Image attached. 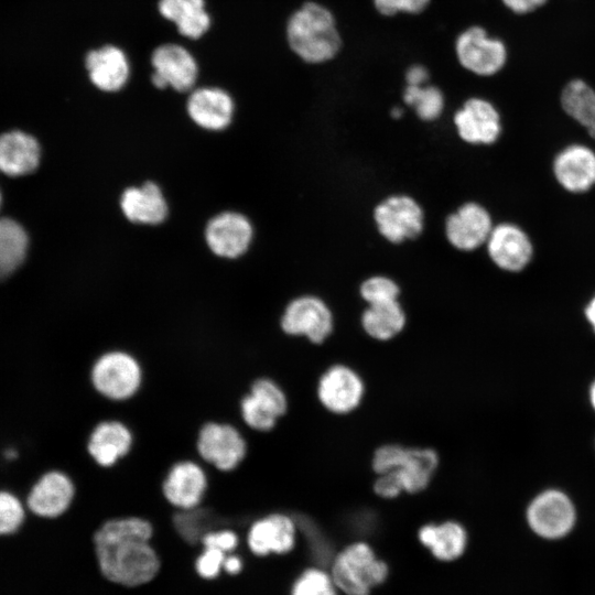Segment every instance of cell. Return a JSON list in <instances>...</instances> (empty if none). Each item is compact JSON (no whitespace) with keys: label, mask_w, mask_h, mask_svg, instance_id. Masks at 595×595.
<instances>
[{"label":"cell","mask_w":595,"mask_h":595,"mask_svg":"<svg viewBox=\"0 0 595 595\" xmlns=\"http://www.w3.org/2000/svg\"><path fill=\"white\" fill-rule=\"evenodd\" d=\"M153 537V523L140 516L113 517L101 522L91 543L102 576L126 587L151 582L161 566Z\"/></svg>","instance_id":"obj_1"},{"label":"cell","mask_w":595,"mask_h":595,"mask_svg":"<svg viewBox=\"0 0 595 595\" xmlns=\"http://www.w3.org/2000/svg\"><path fill=\"white\" fill-rule=\"evenodd\" d=\"M285 35L290 50L311 65L335 60L344 45L336 17L317 1H305L289 17Z\"/></svg>","instance_id":"obj_2"},{"label":"cell","mask_w":595,"mask_h":595,"mask_svg":"<svg viewBox=\"0 0 595 595\" xmlns=\"http://www.w3.org/2000/svg\"><path fill=\"white\" fill-rule=\"evenodd\" d=\"M331 575L342 595H371L390 576V566L367 541L344 545L332 559Z\"/></svg>","instance_id":"obj_3"},{"label":"cell","mask_w":595,"mask_h":595,"mask_svg":"<svg viewBox=\"0 0 595 595\" xmlns=\"http://www.w3.org/2000/svg\"><path fill=\"white\" fill-rule=\"evenodd\" d=\"M89 378L101 397L121 402L134 397L143 381V369L138 358L123 349H110L93 363Z\"/></svg>","instance_id":"obj_4"},{"label":"cell","mask_w":595,"mask_h":595,"mask_svg":"<svg viewBox=\"0 0 595 595\" xmlns=\"http://www.w3.org/2000/svg\"><path fill=\"white\" fill-rule=\"evenodd\" d=\"M577 511L574 501L563 490L548 488L538 493L526 508L529 529L544 540H560L575 528Z\"/></svg>","instance_id":"obj_5"},{"label":"cell","mask_w":595,"mask_h":595,"mask_svg":"<svg viewBox=\"0 0 595 595\" xmlns=\"http://www.w3.org/2000/svg\"><path fill=\"white\" fill-rule=\"evenodd\" d=\"M76 496L77 486L72 475L58 467H47L33 479L24 502L35 517L56 520L68 513Z\"/></svg>","instance_id":"obj_6"},{"label":"cell","mask_w":595,"mask_h":595,"mask_svg":"<svg viewBox=\"0 0 595 595\" xmlns=\"http://www.w3.org/2000/svg\"><path fill=\"white\" fill-rule=\"evenodd\" d=\"M454 53L461 67L480 77L498 74L507 64V46L491 37L480 25H470L454 41Z\"/></svg>","instance_id":"obj_7"},{"label":"cell","mask_w":595,"mask_h":595,"mask_svg":"<svg viewBox=\"0 0 595 595\" xmlns=\"http://www.w3.org/2000/svg\"><path fill=\"white\" fill-rule=\"evenodd\" d=\"M196 450L203 464L220 472H230L246 457L248 443L234 424L208 421L198 431Z\"/></svg>","instance_id":"obj_8"},{"label":"cell","mask_w":595,"mask_h":595,"mask_svg":"<svg viewBox=\"0 0 595 595\" xmlns=\"http://www.w3.org/2000/svg\"><path fill=\"white\" fill-rule=\"evenodd\" d=\"M299 526L288 511L274 510L255 519L245 533V543L256 556L284 555L294 550Z\"/></svg>","instance_id":"obj_9"},{"label":"cell","mask_w":595,"mask_h":595,"mask_svg":"<svg viewBox=\"0 0 595 595\" xmlns=\"http://www.w3.org/2000/svg\"><path fill=\"white\" fill-rule=\"evenodd\" d=\"M279 327L289 337H305L312 344H322L333 331V316L318 298L301 296L285 306Z\"/></svg>","instance_id":"obj_10"},{"label":"cell","mask_w":595,"mask_h":595,"mask_svg":"<svg viewBox=\"0 0 595 595\" xmlns=\"http://www.w3.org/2000/svg\"><path fill=\"white\" fill-rule=\"evenodd\" d=\"M365 389V382L355 369L347 365L335 364L320 377L316 396L328 412L348 414L361 403Z\"/></svg>","instance_id":"obj_11"},{"label":"cell","mask_w":595,"mask_h":595,"mask_svg":"<svg viewBox=\"0 0 595 595\" xmlns=\"http://www.w3.org/2000/svg\"><path fill=\"white\" fill-rule=\"evenodd\" d=\"M152 84L160 89L191 91L198 77V64L194 55L175 43L159 45L151 55Z\"/></svg>","instance_id":"obj_12"},{"label":"cell","mask_w":595,"mask_h":595,"mask_svg":"<svg viewBox=\"0 0 595 595\" xmlns=\"http://www.w3.org/2000/svg\"><path fill=\"white\" fill-rule=\"evenodd\" d=\"M208 488V475L202 462L181 459L167 470L162 493L175 509L186 510L199 506Z\"/></svg>","instance_id":"obj_13"},{"label":"cell","mask_w":595,"mask_h":595,"mask_svg":"<svg viewBox=\"0 0 595 595\" xmlns=\"http://www.w3.org/2000/svg\"><path fill=\"white\" fill-rule=\"evenodd\" d=\"M375 220L380 234L398 244L415 238L423 228V213L409 196H391L375 209Z\"/></svg>","instance_id":"obj_14"},{"label":"cell","mask_w":595,"mask_h":595,"mask_svg":"<svg viewBox=\"0 0 595 595\" xmlns=\"http://www.w3.org/2000/svg\"><path fill=\"white\" fill-rule=\"evenodd\" d=\"M205 239L213 253L234 259L242 256L249 248L252 226L242 214L224 212L208 221Z\"/></svg>","instance_id":"obj_15"},{"label":"cell","mask_w":595,"mask_h":595,"mask_svg":"<svg viewBox=\"0 0 595 595\" xmlns=\"http://www.w3.org/2000/svg\"><path fill=\"white\" fill-rule=\"evenodd\" d=\"M487 250L493 262L508 272L523 270L533 257V245L527 232L507 223L493 228L487 239Z\"/></svg>","instance_id":"obj_16"},{"label":"cell","mask_w":595,"mask_h":595,"mask_svg":"<svg viewBox=\"0 0 595 595\" xmlns=\"http://www.w3.org/2000/svg\"><path fill=\"white\" fill-rule=\"evenodd\" d=\"M454 123L459 137L473 144L494 143L500 132V115L486 99L472 97L456 111Z\"/></svg>","instance_id":"obj_17"},{"label":"cell","mask_w":595,"mask_h":595,"mask_svg":"<svg viewBox=\"0 0 595 595\" xmlns=\"http://www.w3.org/2000/svg\"><path fill=\"white\" fill-rule=\"evenodd\" d=\"M133 445L131 429L120 420H102L88 435L86 450L91 459L100 467L115 466L127 456Z\"/></svg>","instance_id":"obj_18"},{"label":"cell","mask_w":595,"mask_h":595,"mask_svg":"<svg viewBox=\"0 0 595 595\" xmlns=\"http://www.w3.org/2000/svg\"><path fill=\"white\" fill-rule=\"evenodd\" d=\"M556 182L567 192L581 194L595 185V152L583 144H571L553 160Z\"/></svg>","instance_id":"obj_19"},{"label":"cell","mask_w":595,"mask_h":595,"mask_svg":"<svg viewBox=\"0 0 595 595\" xmlns=\"http://www.w3.org/2000/svg\"><path fill=\"white\" fill-rule=\"evenodd\" d=\"M85 67L91 84L101 91L122 89L130 77V62L123 50L107 44L89 51Z\"/></svg>","instance_id":"obj_20"},{"label":"cell","mask_w":595,"mask_h":595,"mask_svg":"<svg viewBox=\"0 0 595 595\" xmlns=\"http://www.w3.org/2000/svg\"><path fill=\"white\" fill-rule=\"evenodd\" d=\"M186 110L198 127L220 131L230 125L235 104L231 96L219 87H199L191 90Z\"/></svg>","instance_id":"obj_21"},{"label":"cell","mask_w":595,"mask_h":595,"mask_svg":"<svg viewBox=\"0 0 595 595\" xmlns=\"http://www.w3.org/2000/svg\"><path fill=\"white\" fill-rule=\"evenodd\" d=\"M416 538L430 555L441 563L459 560L468 547L467 530L456 520L424 523L418 529Z\"/></svg>","instance_id":"obj_22"},{"label":"cell","mask_w":595,"mask_h":595,"mask_svg":"<svg viewBox=\"0 0 595 595\" xmlns=\"http://www.w3.org/2000/svg\"><path fill=\"white\" fill-rule=\"evenodd\" d=\"M493 230L488 212L476 203L461 206L446 220V236L457 249L469 251L487 241Z\"/></svg>","instance_id":"obj_23"},{"label":"cell","mask_w":595,"mask_h":595,"mask_svg":"<svg viewBox=\"0 0 595 595\" xmlns=\"http://www.w3.org/2000/svg\"><path fill=\"white\" fill-rule=\"evenodd\" d=\"M120 208L128 220L142 225L161 224L169 213L165 197L153 182L126 188L120 197Z\"/></svg>","instance_id":"obj_24"},{"label":"cell","mask_w":595,"mask_h":595,"mask_svg":"<svg viewBox=\"0 0 595 595\" xmlns=\"http://www.w3.org/2000/svg\"><path fill=\"white\" fill-rule=\"evenodd\" d=\"M41 150L37 141L23 131L0 136V171L10 176L32 173L39 166Z\"/></svg>","instance_id":"obj_25"},{"label":"cell","mask_w":595,"mask_h":595,"mask_svg":"<svg viewBox=\"0 0 595 595\" xmlns=\"http://www.w3.org/2000/svg\"><path fill=\"white\" fill-rule=\"evenodd\" d=\"M439 461V455L433 448L405 446L392 472L399 477L404 493L419 494L430 485Z\"/></svg>","instance_id":"obj_26"},{"label":"cell","mask_w":595,"mask_h":595,"mask_svg":"<svg viewBox=\"0 0 595 595\" xmlns=\"http://www.w3.org/2000/svg\"><path fill=\"white\" fill-rule=\"evenodd\" d=\"M158 10L173 22L181 35L190 40L202 37L210 28L212 19L205 0H159Z\"/></svg>","instance_id":"obj_27"},{"label":"cell","mask_w":595,"mask_h":595,"mask_svg":"<svg viewBox=\"0 0 595 595\" xmlns=\"http://www.w3.org/2000/svg\"><path fill=\"white\" fill-rule=\"evenodd\" d=\"M560 105L595 140V89L584 79H571L561 90Z\"/></svg>","instance_id":"obj_28"},{"label":"cell","mask_w":595,"mask_h":595,"mask_svg":"<svg viewBox=\"0 0 595 595\" xmlns=\"http://www.w3.org/2000/svg\"><path fill=\"white\" fill-rule=\"evenodd\" d=\"M405 321V314L398 300L370 304L361 315L364 331L379 342H387L399 335L404 328Z\"/></svg>","instance_id":"obj_29"},{"label":"cell","mask_w":595,"mask_h":595,"mask_svg":"<svg viewBox=\"0 0 595 595\" xmlns=\"http://www.w3.org/2000/svg\"><path fill=\"white\" fill-rule=\"evenodd\" d=\"M29 238L23 227L10 218H0V281L24 261Z\"/></svg>","instance_id":"obj_30"},{"label":"cell","mask_w":595,"mask_h":595,"mask_svg":"<svg viewBox=\"0 0 595 595\" xmlns=\"http://www.w3.org/2000/svg\"><path fill=\"white\" fill-rule=\"evenodd\" d=\"M405 105L412 107L418 117L424 121L439 118L444 109V95L433 85L408 86L402 93Z\"/></svg>","instance_id":"obj_31"},{"label":"cell","mask_w":595,"mask_h":595,"mask_svg":"<svg viewBox=\"0 0 595 595\" xmlns=\"http://www.w3.org/2000/svg\"><path fill=\"white\" fill-rule=\"evenodd\" d=\"M290 595H342L329 570L321 566L304 569L293 581Z\"/></svg>","instance_id":"obj_32"},{"label":"cell","mask_w":595,"mask_h":595,"mask_svg":"<svg viewBox=\"0 0 595 595\" xmlns=\"http://www.w3.org/2000/svg\"><path fill=\"white\" fill-rule=\"evenodd\" d=\"M257 401L278 419L289 411V397L283 387L273 378L262 376L252 381L249 391Z\"/></svg>","instance_id":"obj_33"},{"label":"cell","mask_w":595,"mask_h":595,"mask_svg":"<svg viewBox=\"0 0 595 595\" xmlns=\"http://www.w3.org/2000/svg\"><path fill=\"white\" fill-rule=\"evenodd\" d=\"M26 506L14 491L0 488V536L17 532L26 517Z\"/></svg>","instance_id":"obj_34"},{"label":"cell","mask_w":595,"mask_h":595,"mask_svg":"<svg viewBox=\"0 0 595 595\" xmlns=\"http://www.w3.org/2000/svg\"><path fill=\"white\" fill-rule=\"evenodd\" d=\"M240 414L244 423L256 432H270L279 419L263 408L257 399L247 392L240 400Z\"/></svg>","instance_id":"obj_35"},{"label":"cell","mask_w":595,"mask_h":595,"mask_svg":"<svg viewBox=\"0 0 595 595\" xmlns=\"http://www.w3.org/2000/svg\"><path fill=\"white\" fill-rule=\"evenodd\" d=\"M399 292V286L385 277H372L360 286V295L369 305L396 301Z\"/></svg>","instance_id":"obj_36"},{"label":"cell","mask_w":595,"mask_h":595,"mask_svg":"<svg viewBox=\"0 0 595 595\" xmlns=\"http://www.w3.org/2000/svg\"><path fill=\"white\" fill-rule=\"evenodd\" d=\"M432 0H371L374 9L381 17L393 18L398 13L419 15L430 6Z\"/></svg>","instance_id":"obj_37"},{"label":"cell","mask_w":595,"mask_h":595,"mask_svg":"<svg viewBox=\"0 0 595 595\" xmlns=\"http://www.w3.org/2000/svg\"><path fill=\"white\" fill-rule=\"evenodd\" d=\"M242 536L231 528H219L206 532L201 539L202 548H216L232 553L240 544Z\"/></svg>","instance_id":"obj_38"},{"label":"cell","mask_w":595,"mask_h":595,"mask_svg":"<svg viewBox=\"0 0 595 595\" xmlns=\"http://www.w3.org/2000/svg\"><path fill=\"white\" fill-rule=\"evenodd\" d=\"M227 554L216 548H202V552L195 561L196 572L206 580L217 577L223 570Z\"/></svg>","instance_id":"obj_39"},{"label":"cell","mask_w":595,"mask_h":595,"mask_svg":"<svg viewBox=\"0 0 595 595\" xmlns=\"http://www.w3.org/2000/svg\"><path fill=\"white\" fill-rule=\"evenodd\" d=\"M372 489L382 499H394L404 493L399 477L392 470L379 474L372 484Z\"/></svg>","instance_id":"obj_40"},{"label":"cell","mask_w":595,"mask_h":595,"mask_svg":"<svg viewBox=\"0 0 595 595\" xmlns=\"http://www.w3.org/2000/svg\"><path fill=\"white\" fill-rule=\"evenodd\" d=\"M515 14L524 15L542 8L549 0H500Z\"/></svg>","instance_id":"obj_41"},{"label":"cell","mask_w":595,"mask_h":595,"mask_svg":"<svg viewBox=\"0 0 595 595\" xmlns=\"http://www.w3.org/2000/svg\"><path fill=\"white\" fill-rule=\"evenodd\" d=\"M430 80V71L423 64H412L404 72V82L408 86H423Z\"/></svg>","instance_id":"obj_42"},{"label":"cell","mask_w":595,"mask_h":595,"mask_svg":"<svg viewBox=\"0 0 595 595\" xmlns=\"http://www.w3.org/2000/svg\"><path fill=\"white\" fill-rule=\"evenodd\" d=\"M242 561L241 559L234 553H228L224 561L223 570L229 574H236L241 571Z\"/></svg>","instance_id":"obj_43"},{"label":"cell","mask_w":595,"mask_h":595,"mask_svg":"<svg viewBox=\"0 0 595 595\" xmlns=\"http://www.w3.org/2000/svg\"><path fill=\"white\" fill-rule=\"evenodd\" d=\"M584 315L587 323L591 325L595 333V295L588 301L584 309Z\"/></svg>","instance_id":"obj_44"},{"label":"cell","mask_w":595,"mask_h":595,"mask_svg":"<svg viewBox=\"0 0 595 595\" xmlns=\"http://www.w3.org/2000/svg\"><path fill=\"white\" fill-rule=\"evenodd\" d=\"M587 396H588L589 405L595 412V379L592 381V383L588 387Z\"/></svg>","instance_id":"obj_45"},{"label":"cell","mask_w":595,"mask_h":595,"mask_svg":"<svg viewBox=\"0 0 595 595\" xmlns=\"http://www.w3.org/2000/svg\"><path fill=\"white\" fill-rule=\"evenodd\" d=\"M403 113V110L401 108L394 107L391 110V116L396 119L400 118Z\"/></svg>","instance_id":"obj_46"},{"label":"cell","mask_w":595,"mask_h":595,"mask_svg":"<svg viewBox=\"0 0 595 595\" xmlns=\"http://www.w3.org/2000/svg\"><path fill=\"white\" fill-rule=\"evenodd\" d=\"M0 204H1V195H0Z\"/></svg>","instance_id":"obj_47"}]
</instances>
